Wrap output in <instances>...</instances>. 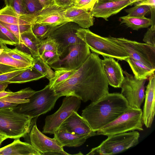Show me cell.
<instances>
[{
  "instance_id": "obj_1",
  "label": "cell",
  "mask_w": 155,
  "mask_h": 155,
  "mask_svg": "<svg viewBox=\"0 0 155 155\" xmlns=\"http://www.w3.org/2000/svg\"><path fill=\"white\" fill-rule=\"evenodd\" d=\"M101 61L98 54L91 53L69 78L53 88L56 94L60 97L74 96L84 102H93L109 93Z\"/></svg>"
},
{
  "instance_id": "obj_2",
  "label": "cell",
  "mask_w": 155,
  "mask_h": 155,
  "mask_svg": "<svg viewBox=\"0 0 155 155\" xmlns=\"http://www.w3.org/2000/svg\"><path fill=\"white\" fill-rule=\"evenodd\" d=\"M129 108L127 101L121 93H108L86 106L82 110L81 116L96 132Z\"/></svg>"
},
{
  "instance_id": "obj_3",
  "label": "cell",
  "mask_w": 155,
  "mask_h": 155,
  "mask_svg": "<svg viewBox=\"0 0 155 155\" xmlns=\"http://www.w3.org/2000/svg\"><path fill=\"white\" fill-rule=\"evenodd\" d=\"M60 97L48 84L43 89L36 91L28 98V102L19 104L13 109L17 113L33 118L38 117L53 109Z\"/></svg>"
},
{
  "instance_id": "obj_4",
  "label": "cell",
  "mask_w": 155,
  "mask_h": 155,
  "mask_svg": "<svg viewBox=\"0 0 155 155\" xmlns=\"http://www.w3.org/2000/svg\"><path fill=\"white\" fill-rule=\"evenodd\" d=\"M76 34L88 46L92 52L120 61H125L129 57L122 47L107 37L100 36L89 29L80 28L77 30Z\"/></svg>"
},
{
  "instance_id": "obj_5",
  "label": "cell",
  "mask_w": 155,
  "mask_h": 155,
  "mask_svg": "<svg viewBox=\"0 0 155 155\" xmlns=\"http://www.w3.org/2000/svg\"><path fill=\"white\" fill-rule=\"evenodd\" d=\"M33 120L15 112L13 108L0 110V134L8 138L25 137L30 132Z\"/></svg>"
},
{
  "instance_id": "obj_6",
  "label": "cell",
  "mask_w": 155,
  "mask_h": 155,
  "mask_svg": "<svg viewBox=\"0 0 155 155\" xmlns=\"http://www.w3.org/2000/svg\"><path fill=\"white\" fill-rule=\"evenodd\" d=\"M143 124L142 110L129 107L115 120L97 131L96 134L108 136L136 130L142 131Z\"/></svg>"
},
{
  "instance_id": "obj_7",
  "label": "cell",
  "mask_w": 155,
  "mask_h": 155,
  "mask_svg": "<svg viewBox=\"0 0 155 155\" xmlns=\"http://www.w3.org/2000/svg\"><path fill=\"white\" fill-rule=\"evenodd\" d=\"M140 136L139 133L135 130L108 136L87 155H110L119 153L137 145Z\"/></svg>"
},
{
  "instance_id": "obj_8",
  "label": "cell",
  "mask_w": 155,
  "mask_h": 155,
  "mask_svg": "<svg viewBox=\"0 0 155 155\" xmlns=\"http://www.w3.org/2000/svg\"><path fill=\"white\" fill-rule=\"evenodd\" d=\"M107 38L123 48L129 57L155 69V46L129 40L123 38Z\"/></svg>"
},
{
  "instance_id": "obj_9",
  "label": "cell",
  "mask_w": 155,
  "mask_h": 155,
  "mask_svg": "<svg viewBox=\"0 0 155 155\" xmlns=\"http://www.w3.org/2000/svg\"><path fill=\"white\" fill-rule=\"evenodd\" d=\"M91 52L85 43L72 45L60 54L59 60L49 65L55 70H77L85 62Z\"/></svg>"
},
{
  "instance_id": "obj_10",
  "label": "cell",
  "mask_w": 155,
  "mask_h": 155,
  "mask_svg": "<svg viewBox=\"0 0 155 155\" xmlns=\"http://www.w3.org/2000/svg\"><path fill=\"white\" fill-rule=\"evenodd\" d=\"M81 103V100L76 97L66 96L58 110L45 118L42 133L54 134L73 112H77Z\"/></svg>"
},
{
  "instance_id": "obj_11",
  "label": "cell",
  "mask_w": 155,
  "mask_h": 155,
  "mask_svg": "<svg viewBox=\"0 0 155 155\" xmlns=\"http://www.w3.org/2000/svg\"><path fill=\"white\" fill-rule=\"evenodd\" d=\"M125 75L121 85V94L127 101L129 107L141 109L145 98V84L147 79L139 80L126 71H123Z\"/></svg>"
},
{
  "instance_id": "obj_12",
  "label": "cell",
  "mask_w": 155,
  "mask_h": 155,
  "mask_svg": "<svg viewBox=\"0 0 155 155\" xmlns=\"http://www.w3.org/2000/svg\"><path fill=\"white\" fill-rule=\"evenodd\" d=\"M38 117L34 118L29 136L31 144L41 155H70L65 151L63 147L55 138H49L38 128L36 122Z\"/></svg>"
},
{
  "instance_id": "obj_13",
  "label": "cell",
  "mask_w": 155,
  "mask_h": 155,
  "mask_svg": "<svg viewBox=\"0 0 155 155\" xmlns=\"http://www.w3.org/2000/svg\"><path fill=\"white\" fill-rule=\"evenodd\" d=\"M81 28L77 24L69 21L55 28L48 35L58 45V53L60 54L68 47L73 44L84 43L76 34L77 30Z\"/></svg>"
},
{
  "instance_id": "obj_14",
  "label": "cell",
  "mask_w": 155,
  "mask_h": 155,
  "mask_svg": "<svg viewBox=\"0 0 155 155\" xmlns=\"http://www.w3.org/2000/svg\"><path fill=\"white\" fill-rule=\"evenodd\" d=\"M137 2L135 0L97 1L90 12L93 17L102 18L107 20L111 15Z\"/></svg>"
},
{
  "instance_id": "obj_15",
  "label": "cell",
  "mask_w": 155,
  "mask_h": 155,
  "mask_svg": "<svg viewBox=\"0 0 155 155\" xmlns=\"http://www.w3.org/2000/svg\"><path fill=\"white\" fill-rule=\"evenodd\" d=\"M67 8L60 7L54 4L43 8L35 16V23L58 26L69 22L65 16Z\"/></svg>"
},
{
  "instance_id": "obj_16",
  "label": "cell",
  "mask_w": 155,
  "mask_h": 155,
  "mask_svg": "<svg viewBox=\"0 0 155 155\" xmlns=\"http://www.w3.org/2000/svg\"><path fill=\"white\" fill-rule=\"evenodd\" d=\"M103 57L101 66L108 84L114 88L120 87L124 78L121 66L114 58Z\"/></svg>"
},
{
  "instance_id": "obj_17",
  "label": "cell",
  "mask_w": 155,
  "mask_h": 155,
  "mask_svg": "<svg viewBox=\"0 0 155 155\" xmlns=\"http://www.w3.org/2000/svg\"><path fill=\"white\" fill-rule=\"evenodd\" d=\"M155 74L149 78L145 94V102L143 111V124L147 128L152 124L155 113Z\"/></svg>"
},
{
  "instance_id": "obj_18",
  "label": "cell",
  "mask_w": 155,
  "mask_h": 155,
  "mask_svg": "<svg viewBox=\"0 0 155 155\" xmlns=\"http://www.w3.org/2000/svg\"><path fill=\"white\" fill-rule=\"evenodd\" d=\"M59 128L68 132L79 135H96L88 124L77 112L74 111L61 124Z\"/></svg>"
},
{
  "instance_id": "obj_19",
  "label": "cell",
  "mask_w": 155,
  "mask_h": 155,
  "mask_svg": "<svg viewBox=\"0 0 155 155\" xmlns=\"http://www.w3.org/2000/svg\"><path fill=\"white\" fill-rule=\"evenodd\" d=\"M65 16L70 21L76 23L82 28H88L94 24V17L90 12L75 8L73 5L66 8Z\"/></svg>"
},
{
  "instance_id": "obj_20",
  "label": "cell",
  "mask_w": 155,
  "mask_h": 155,
  "mask_svg": "<svg viewBox=\"0 0 155 155\" xmlns=\"http://www.w3.org/2000/svg\"><path fill=\"white\" fill-rule=\"evenodd\" d=\"M35 17L31 15L19 14L8 6L0 9V21L7 24L32 25L35 23Z\"/></svg>"
},
{
  "instance_id": "obj_21",
  "label": "cell",
  "mask_w": 155,
  "mask_h": 155,
  "mask_svg": "<svg viewBox=\"0 0 155 155\" xmlns=\"http://www.w3.org/2000/svg\"><path fill=\"white\" fill-rule=\"evenodd\" d=\"M15 139L11 143L0 148V155H41L30 144Z\"/></svg>"
},
{
  "instance_id": "obj_22",
  "label": "cell",
  "mask_w": 155,
  "mask_h": 155,
  "mask_svg": "<svg viewBox=\"0 0 155 155\" xmlns=\"http://www.w3.org/2000/svg\"><path fill=\"white\" fill-rule=\"evenodd\" d=\"M54 138L64 147H76L82 145L86 140L92 136L72 134L60 128L54 133Z\"/></svg>"
},
{
  "instance_id": "obj_23",
  "label": "cell",
  "mask_w": 155,
  "mask_h": 155,
  "mask_svg": "<svg viewBox=\"0 0 155 155\" xmlns=\"http://www.w3.org/2000/svg\"><path fill=\"white\" fill-rule=\"evenodd\" d=\"M125 61L130 67L134 77L138 80L147 79L155 73V68L147 67L132 58L129 57Z\"/></svg>"
},
{
  "instance_id": "obj_24",
  "label": "cell",
  "mask_w": 155,
  "mask_h": 155,
  "mask_svg": "<svg viewBox=\"0 0 155 155\" xmlns=\"http://www.w3.org/2000/svg\"><path fill=\"white\" fill-rule=\"evenodd\" d=\"M45 77L33 66L27 68L8 81L11 83H23L39 80Z\"/></svg>"
},
{
  "instance_id": "obj_25",
  "label": "cell",
  "mask_w": 155,
  "mask_h": 155,
  "mask_svg": "<svg viewBox=\"0 0 155 155\" xmlns=\"http://www.w3.org/2000/svg\"><path fill=\"white\" fill-rule=\"evenodd\" d=\"M21 38L23 45L33 58L40 56L39 47L41 40L33 34L32 30L21 34Z\"/></svg>"
},
{
  "instance_id": "obj_26",
  "label": "cell",
  "mask_w": 155,
  "mask_h": 155,
  "mask_svg": "<svg viewBox=\"0 0 155 155\" xmlns=\"http://www.w3.org/2000/svg\"><path fill=\"white\" fill-rule=\"evenodd\" d=\"M121 24H124L127 27L133 30H138L142 28H147L152 24L150 18L145 17H130L127 15L121 17Z\"/></svg>"
},
{
  "instance_id": "obj_27",
  "label": "cell",
  "mask_w": 155,
  "mask_h": 155,
  "mask_svg": "<svg viewBox=\"0 0 155 155\" xmlns=\"http://www.w3.org/2000/svg\"><path fill=\"white\" fill-rule=\"evenodd\" d=\"M3 51L13 58L28 64L32 66L33 65L34 58L31 54L27 52L16 47L13 49L9 48L6 45L3 48Z\"/></svg>"
},
{
  "instance_id": "obj_28",
  "label": "cell",
  "mask_w": 155,
  "mask_h": 155,
  "mask_svg": "<svg viewBox=\"0 0 155 155\" xmlns=\"http://www.w3.org/2000/svg\"><path fill=\"white\" fill-rule=\"evenodd\" d=\"M33 66L49 81L54 76L55 72L40 56L34 58Z\"/></svg>"
},
{
  "instance_id": "obj_29",
  "label": "cell",
  "mask_w": 155,
  "mask_h": 155,
  "mask_svg": "<svg viewBox=\"0 0 155 155\" xmlns=\"http://www.w3.org/2000/svg\"><path fill=\"white\" fill-rule=\"evenodd\" d=\"M75 70L59 69L55 70L54 76L49 80L48 84L50 88L61 83L69 78L75 72Z\"/></svg>"
},
{
  "instance_id": "obj_30",
  "label": "cell",
  "mask_w": 155,
  "mask_h": 155,
  "mask_svg": "<svg viewBox=\"0 0 155 155\" xmlns=\"http://www.w3.org/2000/svg\"><path fill=\"white\" fill-rule=\"evenodd\" d=\"M3 50V49L0 51V63L19 69L28 68L32 66L28 64L9 56Z\"/></svg>"
},
{
  "instance_id": "obj_31",
  "label": "cell",
  "mask_w": 155,
  "mask_h": 155,
  "mask_svg": "<svg viewBox=\"0 0 155 155\" xmlns=\"http://www.w3.org/2000/svg\"><path fill=\"white\" fill-rule=\"evenodd\" d=\"M0 41L4 44L12 45L21 44L15 35L0 23Z\"/></svg>"
},
{
  "instance_id": "obj_32",
  "label": "cell",
  "mask_w": 155,
  "mask_h": 155,
  "mask_svg": "<svg viewBox=\"0 0 155 155\" xmlns=\"http://www.w3.org/2000/svg\"><path fill=\"white\" fill-rule=\"evenodd\" d=\"M57 27L35 23L32 25L31 30L33 34L41 40L47 38L50 33Z\"/></svg>"
},
{
  "instance_id": "obj_33",
  "label": "cell",
  "mask_w": 155,
  "mask_h": 155,
  "mask_svg": "<svg viewBox=\"0 0 155 155\" xmlns=\"http://www.w3.org/2000/svg\"><path fill=\"white\" fill-rule=\"evenodd\" d=\"M0 23L12 33L18 39L21 44L23 45V43L21 39V35L31 30L32 25H13L0 21Z\"/></svg>"
},
{
  "instance_id": "obj_34",
  "label": "cell",
  "mask_w": 155,
  "mask_h": 155,
  "mask_svg": "<svg viewBox=\"0 0 155 155\" xmlns=\"http://www.w3.org/2000/svg\"><path fill=\"white\" fill-rule=\"evenodd\" d=\"M127 15L130 17H143L147 13L150 12V7L146 5H136L132 8L125 10Z\"/></svg>"
},
{
  "instance_id": "obj_35",
  "label": "cell",
  "mask_w": 155,
  "mask_h": 155,
  "mask_svg": "<svg viewBox=\"0 0 155 155\" xmlns=\"http://www.w3.org/2000/svg\"><path fill=\"white\" fill-rule=\"evenodd\" d=\"M24 2L28 15L36 16L43 9L38 0H24Z\"/></svg>"
},
{
  "instance_id": "obj_36",
  "label": "cell",
  "mask_w": 155,
  "mask_h": 155,
  "mask_svg": "<svg viewBox=\"0 0 155 155\" xmlns=\"http://www.w3.org/2000/svg\"><path fill=\"white\" fill-rule=\"evenodd\" d=\"M58 45L55 41L48 37L41 40L39 47V52L40 54L43 51H58Z\"/></svg>"
},
{
  "instance_id": "obj_37",
  "label": "cell",
  "mask_w": 155,
  "mask_h": 155,
  "mask_svg": "<svg viewBox=\"0 0 155 155\" xmlns=\"http://www.w3.org/2000/svg\"><path fill=\"white\" fill-rule=\"evenodd\" d=\"M6 6L11 7L17 13L28 15L25 9L24 0H4Z\"/></svg>"
},
{
  "instance_id": "obj_38",
  "label": "cell",
  "mask_w": 155,
  "mask_h": 155,
  "mask_svg": "<svg viewBox=\"0 0 155 155\" xmlns=\"http://www.w3.org/2000/svg\"><path fill=\"white\" fill-rule=\"evenodd\" d=\"M60 54L57 51H45L40 54V56L48 65H51L58 61Z\"/></svg>"
},
{
  "instance_id": "obj_39",
  "label": "cell",
  "mask_w": 155,
  "mask_h": 155,
  "mask_svg": "<svg viewBox=\"0 0 155 155\" xmlns=\"http://www.w3.org/2000/svg\"><path fill=\"white\" fill-rule=\"evenodd\" d=\"M97 0H73V6L75 8L90 12Z\"/></svg>"
},
{
  "instance_id": "obj_40",
  "label": "cell",
  "mask_w": 155,
  "mask_h": 155,
  "mask_svg": "<svg viewBox=\"0 0 155 155\" xmlns=\"http://www.w3.org/2000/svg\"><path fill=\"white\" fill-rule=\"evenodd\" d=\"M155 29L148 28L144 35L143 41L145 43L155 46Z\"/></svg>"
},
{
  "instance_id": "obj_41",
  "label": "cell",
  "mask_w": 155,
  "mask_h": 155,
  "mask_svg": "<svg viewBox=\"0 0 155 155\" xmlns=\"http://www.w3.org/2000/svg\"><path fill=\"white\" fill-rule=\"evenodd\" d=\"M26 68L21 69L0 74V82L8 81L12 78L24 71Z\"/></svg>"
},
{
  "instance_id": "obj_42",
  "label": "cell",
  "mask_w": 155,
  "mask_h": 155,
  "mask_svg": "<svg viewBox=\"0 0 155 155\" xmlns=\"http://www.w3.org/2000/svg\"><path fill=\"white\" fill-rule=\"evenodd\" d=\"M19 69L17 68L0 63V74Z\"/></svg>"
},
{
  "instance_id": "obj_43",
  "label": "cell",
  "mask_w": 155,
  "mask_h": 155,
  "mask_svg": "<svg viewBox=\"0 0 155 155\" xmlns=\"http://www.w3.org/2000/svg\"><path fill=\"white\" fill-rule=\"evenodd\" d=\"M54 4L60 7H68L73 5V0H54Z\"/></svg>"
},
{
  "instance_id": "obj_44",
  "label": "cell",
  "mask_w": 155,
  "mask_h": 155,
  "mask_svg": "<svg viewBox=\"0 0 155 155\" xmlns=\"http://www.w3.org/2000/svg\"><path fill=\"white\" fill-rule=\"evenodd\" d=\"M136 5H144L149 6L150 9L155 8V0H143V1L135 3Z\"/></svg>"
},
{
  "instance_id": "obj_45",
  "label": "cell",
  "mask_w": 155,
  "mask_h": 155,
  "mask_svg": "<svg viewBox=\"0 0 155 155\" xmlns=\"http://www.w3.org/2000/svg\"><path fill=\"white\" fill-rule=\"evenodd\" d=\"M18 105L7 102L0 99V110L6 108H13Z\"/></svg>"
},
{
  "instance_id": "obj_46",
  "label": "cell",
  "mask_w": 155,
  "mask_h": 155,
  "mask_svg": "<svg viewBox=\"0 0 155 155\" xmlns=\"http://www.w3.org/2000/svg\"><path fill=\"white\" fill-rule=\"evenodd\" d=\"M38 0L43 6V8H46L55 4L54 0Z\"/></svg>"
},
{
  "instance_id": "obj_47",
  "label": "cell",
  "mask_w": 155,
  "mask_h": 155,
  "mask_svg": "<svg viewBox=\"0 0 155 155\" xmlns=\"http://www.w3.org/2000/svg\"><path fill=\"white\" fill-rule=\"evenodd\" d=\"M9 84L8 81L0 82V91L5 90Z\"/></svg>"
},
{
  "instance_id": "obj_48",
  "label": "cell",
  "mask_w": 155,
  "mask_h": 155,
  "mask_svg": "<svg viewBox=\"0 0 155 155\" xmlns=\"http://www.w3.org/2000/svg\"><path fill=\"white\" fill-rule=\"evenodd\" d=\"M13 93V92L11 91H6L5 90L1 91H0V99L5 97Z\"/></svg>"
},
{
  "instance_id": "obj_49",
  "label": "cell",
  "mask_w": 155,
  "mask_h": 155,
  "mask_svg": "<svg viewBox=\"0 0 155 155\" xmlns=\"http://www.w3.org/2000/svg\"><path fill=\"white\" fill-rule=\"evenodd\" d=\"M7 138H8L6 136L0 134V147L2 143Z\"/></svg>"
},
{
  "instance_id": "obj_50",
  "label": "cell",
  "mask_w": 155,
  "mask_h": 155,
  "mask_svg": "<svg viewBox=\"0 0 155 155\" xmlns=\"http://www.w3.org/2000/svg\"><path fill=\"white\" fill-rule=\"evenodd\" d=\"M116 0H97V1H116ZM137 1V2H139L140 0H135Z\"/></svg>"
},
{
  "instance_id": "obj_51",
  "label": "cell",
  "mask_w": 155,
  "mask_h": 155,
  "mask_svg": "<svg viewBox=\"0 0 155 155\" xmlns=\"http://www.w3.org/2000/svg\"></svg>"
}]
</instances>
